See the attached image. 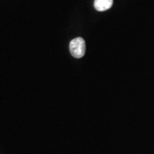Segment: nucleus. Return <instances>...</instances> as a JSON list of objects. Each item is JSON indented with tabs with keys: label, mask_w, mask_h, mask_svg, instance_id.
<instances>
[{
	"label": "nucleus",
	"mask_w": 154,
	"mask_h": 154,
	"mask_svg": "<svg viewBox=\"0 0 154 154\" xmlns=\"http://www.w3.org/2000/svg\"><path fill=\"white\" fill-rule=\"evenodd\" d=\"M71 54L76 59H79L84 56L86 52V43L82 37H77L72 39L69 44Z\"/></svg>",
	"instance_id": "obj_1"
},
{
	"label": "nucleus",
	"mask_w": 154,
	"mask_h": 154,
	"mask_svg": "<svg viewBox=\"0 0 154 154\" xmlns=\"http://www.w3.org/2000/svg\"><path fill=\"white\" fill-rule=\"evenodd\" d=\"M113 2V0H95L94 7L99 11H106L112 7Z\"/></svg>",
	"instance_id": "obj_2"
}]
</instances>
